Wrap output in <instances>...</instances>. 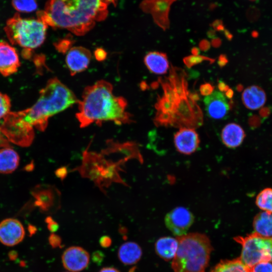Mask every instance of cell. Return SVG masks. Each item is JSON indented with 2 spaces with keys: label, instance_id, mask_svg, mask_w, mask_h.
Listing matches in <instances>:
<instances>
[{
  "label": "cell",
  "instance_id": "1",
  "mask_svg": "<svg viewBox=\"0 0 272 272\" xmlns=\"http://www.w3.org/2000/svg\"><path fill=\"white\" fill-rule=\"evenodd\" d=\"M163 93L155 104L157 126L195 129L203 123L202 111L188 90L185 73L171 66L168 76L159 79Z\"/></svg>",
  "mask_w": 272,
  "mask_h": 272
},
{
  "label": "cell",
  "instance_id": "2",
  "mask_svg": "<svg viewBox=\"0 0 272 272\" xmlns=\"http://www.w3.org/2000/svg\"><path fill=\"white\" fill-rule=\"evenodd\" d=\"M117 0H48L44 11L37 12V18L47 26L66 29L82 36L96 22L104 20L111 5Z\"/></svg>",
  "mask_w": 272,
  "mask_h": 272
},
{
  "label": "cell",
  "instance_id": "3",
  "mask_svg": "<svg viewBox=\"0 0 272 272\" xmlns=\"http://www.w3.org/2000/svg\"><path fill=\"white\" fill-rule=\"evenodd\" d=\"M76 117L81 127L93 123L101 124L111 121L117 124L132 121L127 111V102L121 96L113 93V86L105 80H100L86 87L79 100Z\"/></svg>",
  "mask_w": 272,
  "mask_h": 272
},
{
  "label": "cell",
  "instance_id": "4",
  "mask_svg": "<svg viewBox=\"0 0 272 272\" xmlns=\"http://www.w3.org/2000/svg\"><path fill=\"white\" fill-rule=\"evenodd\" d=\"M78 101L71 90L59 79L53 78L40 91L36 103L20 112L26 123L43 130L50 117L78 103Z\"/></svg>",
  "mask_w": 272,
  "mask_h": 272
},
{
  "label": "cell",
  "instance_id": "5",
  "mask_svg": "<svg viewBox=\"0 0 272 272\" xmlns=\"http://www.w3.org/2000/svg\"><path fill=\"white\" fill-rule=\"evenodd\" d=\"M176 239L177 250L172 262L174 272H205L213 250L209 238L199 233H190Z\"/></svg>",
  "mask_w": 272,
  "mask_h": 272
},
{
  "label": "cell",
  "instance_id": "6",
  "mask_svg": "<svg viewBox=\"0 0 272 272\" xmlns=\"http://www.w3.org/2000/svg\"><path fill=\"white\" fill-rule=\"evenodd\" d=\"M47 25L39 18H23L15 14L9 19L4 28L12 44L17 45L29 52L44 42Z\"/></svg>",
  "mask_w": 272,
  "mask_h": 272
},
{
  "label": "cell",
  "instance_id": "7",
  "mask_svg": "<svg viewBox=\"0 0 272 272\" xmlns=\"http://www.w3.org/2000/svg\"><path fill=\"white\" fill-rule=\"evenodd\" d=\"M234 239L242 245L239 258L248 269L261 262H272V237H264L254 232Z\"/></svg>",
  "mask_w": 272,
  "mask_h": 272
},
{
  "label": "cell",
  "instance_id": "8",
  "mask_svg": "<svg viewBox=\"0 0 272 272\" xmlns=\"http://www.w3.org/2000/svg\"><path fill=\"white\" fill-rule=\"evenodd\" d=\"M194 222V216L187 209L176 207L167 213L165 218L167 228L175 236L187 234Z\"/></svg>",
  "mask_w": 272,
  "mask_h": 272
},
{
  "label": "cell",
  "instance_id": "9",
  "mask_svg": "<svg viewBox=\"0 0 272 272\" xmlns=\"http://www.w3.org/2000/svg\"><path fill=\"white\" fill-rule=\"evenodd\" d=\"M175 0H144L141 4L143 11L151 14L155 22L163 29L168 28L169 11Z\"/></svg>",
  "mask_w": 272,
  "mask_h": 272
},
{
  "label": "cell",
  "instance_id": "10",
  "mask_svg": "<svg viewBox=\"0 0 272 272\" xmlns=\"http://www.w3.org/2000/svg\"><path fill=\"white\" fill-rule=\"evenodd\" d=\"M25 234L23 225L17 219L8 218L0 223V242L5 245L13 246L19 244Z\"/></svg>",
  "mask_w": 272,
  "mask_h": 272
},
{
  "label": "cell",
  "instance_id": "11",
  "mask_svg": "<svg viewBox=\"0 0 272 272\" xmlns=\"http://www.w3.org/2000/svg\"><path fill=\"white\" fill-rule=\"evenodd\" d=\"M61 259L65 269L71 272H79L88 266L90 255L82 247L74 246L65 250Z\"/></svg>",
  "mask_w": 272,
  "mask_h": 272
},
{
  "label": "cell",
  "instance_id": "12",
  "mask_svg": "<svg viewBox=\"0 0 272 272\" xmlns=\"http://www.w3.org/2000/svg\"><path fill=\"white\" fill-rule=\"evenodd\" d=\"M91 53L83 46H74L70 48L65 56V63L71 74L74 76L86 70L88 67Z\"/></svg>",
  "mask_w": 272,
  "mask_h": 272
},
{
  "label": "cell",
  "instance_id": "13",
  "mask_svg": "<svg viewBox=\"0 0 272 272\" xmlns=\"http://www.w3.org/2000/svg\"><path fill=\"white\" fill-rule=\"evenodd\" d=\"M200 140L195 129L180 128L174 135V144L177 151L184 155H190L196 151Z\"/></svg>",
  "mask_w": 272,
  "mask_h": 272
},
{
  "label": "cell",
  "instance_id": "14",
  "mask_svg": "<svg viewBox=\"0 0 272 272\" xmlns=\"http://www.w3.org/2000/svg\"><path fill=\"white\" fill-rule=\"evenodd\" d=\"M21 65L15 47L5 41H0V74L4 77L16 73Z\"/></svg>",
  "mask_w": 272,
  "mask_h": 272
},
{
  "label": "cell",
  "instance_id": "15",
  "mask_svg": "<svg viewBox=\"0 0 272 272\" xmlns=\"http://www.w3.org/2000/svg\"><path fill=\"white\" fill-rule=\"evenodd\" d=\"M203 102L207 113L212 118H223L229 111L228 102L223 94L220 92H213L205 98Z\"/></svg>",
  "mask_w": 272,
  "mask_h": 272
},
{
  "label": "cell",
  "instance_id": "16",
  "mask_svg": "<svg viewBox=\"0 0 272 272\" xmlns=\"http://www.w3.org/2000/svg\"><path fill=\"white\" fill-rule=\"evenodd\" d=\"M242 100L245 106L250 110H257L262 107L266 100L264 91L258 86L246 88L242 94Z\"/></svg>",
  "mask_w": 272,
  "mask_h": 272
},
{
  "label": "cell",
  "instance_id": "17",
  "mask_svg": "<svg viewBox=\"0 0 272 272\" xmlns=\"http://www.w3.org/2000/svg\"><path fill=\"white\" fill-rule=\"evenodd\" d=\"M245 133L239 125L235 123H228L223 128L221 139L223 143L228 148H235L243 142Z\"/></svg>",
  "mask_w": 272,
  "mask_h": 272
},
{
  "label": "cell",
  "instance_id": "18",
  "mask_svg": "<svg viewBox=\"0 0 272 272\" xmlns=\"http://www.w3.org/2000/svg\"><path fill=\"white\" fill-rule=\"evenodd\" d=\"M144 62L149 70L155 74H165L169 69L167 55L162 52H149L145 57Z\"/></svg>",
  "mask_w": 272,
  "mask_h": 272
},
{
  "label": "cell",
  "instance_id": "19",
  "mask_svg": "<svg viewBox=\"0 0 272 272\" xmlns=\"http://www.w3.org/2000/svg\"><path fill=\"white\" fill-rule=\"evenodd\" d=\"M118 257L125 265L137 263L142 255L141 247L135 242L128 241L123 243L118 250Z\"/></svg>",
  "mask_w": 272,
  "mask_h": 272
},
{
  "label": "cell",
  "instance_id": "20",
  "mask_svg": "<svg viewBox=\"0 0 272 272\" xmlns=\"http://www.w3.org/2000/svg\"><path fill=\"white\" fill-rule=\"evenodd\" d=\"M178 246L177 239L171 237H163L155 243L157 254L165 260H170L175 256Z\"/></svg>",
  "mask_w": 272,
  "mask_h": 272
},
{
  "label": "cell",
  "instance_id": "21",
  "mask_svg": "<svg viewBox=\"0 0 272 272\" xmlns=\"http://www.w3.org/2000/svg\"><path fill=\"white\" fill-rule=\"evenodd\" d=\"M19 162V156L14 150L10 148L0 149L1 173H12L17 168Z\"/></svg>",
  "mask_w": 272,
  "mask_h": 272
},
{
  "label": "cell",
  "instance_id": "22",
  "mask_svg": "<svg viewBox=\"0 0 272 272\" xmlns=\"http://www.w3.org/2000/svg\"><path fill=\"white\" fill-rule=\"evenodd\" d=\"M253 227L254 233L264 237H272V213L263 211L254 218Z\"/></svg>",
  "mask_w": 272,
  "mask_h": 272
},
{
  "label": "cell",
  "instance_id": "23",
  "mask_svg": "<svg viewBox=\"0 0 272 272\" xmlns=\"http://www.w3.org/2000/svg\"><path fill=\"white\" fill-rule=\"evenodd\" d=\"M210 272H249L239 258L221 261Z\"/></svg>",
  "mask_w": 272,
  "mask_h": 272
},
{
  "label": "cell",
  "instance_id": "24",
  "mask_svg": "<svg viewBox=\"0 0 272 272\" xmlns=\"http://www.w3.org/2000/svg\"><path fill=\"white\" fill-rule=\"evenodd\" d=\"M256 206L263 211L272 213V188H266L257 195Z\"/></svg>",
  "mask_w": 272,
  "mask_h": 272
},
{
  "label": "cell",
  "instance_id": "25",
  "mask_svg": "<svg viewBox=\"0 0 272 272\" xmlns=\"http://www.w3.org/2000/svg\"><path fill=\"white\" fill-rule=\"evenodd\" d=\"M12 4L16 10L21 12H31L37 8L35 0H12Z\"/></svg>",
  "mask_w": 272,
  "mask_h": 272
},
{
  "label": "cell",
  "instance_id": "26",
  "mask_svg": "<svg viewBox=\"0 0 272 272\" xmlns=\"http://www.w3.org/2000/svg\"><path fill=\"white\" fill-rule=\"evenodd\" d=\"M10 98L6 94L0 92V119L4 118L11 111Z\"/></svg>",
  "mask_w": 272,
  "mask_h": 272
},
{
  "label": "cell",
  "instance_id": "27",
  "mask_svg": "<svg viewBox=\"0 0 272 272\" xmlns=\"http://www.w3.org/2000/svg\"><path fill=\"white\" fill-rule=\"evenodd\" d=\"M249 272H272V262H261L249 269Z\"/></svg>",
  "mask_w": 272,
  "mask_h": 272
},
{
  "label": "cell",
  "instance_id": "28",
  "mask_svg": "<svg viewBox=\"0 0 272 272\" xmlns=\"http://www.w3.org/2000/svg\"><path fill=\"white\" fill-rule=\"evenodd\" d=\"M205 59L209 60L208 58H206L205 57L197 55H192L186 57L184 59V61L186 65L189 67H190L193 65L199 63Z\"/></svg>",
  "mask_w": 272,
  "mask_h": 272
},
{
  "label": "cell",
  "instance_id": "29",
  "mask_svg": "<svg viewBox=\"0 0 272 272\" xmlns=\"http://www.w3.org/2000/svg\"><path fill=\"white\" fill-rule=\"evenodd\" d=\"M94 56L97 60L102 61L106 58L107 53L103 48H98L94 51Z\"/></svg>",
  "mask_w": 272,
  "mask_h": 272
},
{
  "label": "cell",
  "instance_id": "30",
  "mask_svg": "<svg viewBox=\"0 0 272 272\" xmlns=\"http://www.w3.org/2000/svg\"><path fill=\"white\" fill-rule=\"evenodd\" d=\"M213 87L208 83L202 85L200 87V93L203 95H210L213 92Z\"/></svg>",
  "mask_w": 272,
  "mask_h": 272
},
{
  "label": "cell",
  "instance_id": "31",
  "mask_svg": "<svg viewBox=\"0 0 272 272\" xmlns=\"http://www.w3.org/2000/svg\"><path fill=\"white\" fill-rule=\"evenodd\" d=\"M100 242L101 246L107 247L111 244V240L109 237L103 236L100 239Z\"/></svg>",
  "mask_w": 272,
  "mask_h": 272
},
{
  "label": "cell",
  "instance_id": "32",
  "mask_svg": "<svg viewBox=\"0 0 272 272\" xmlns=\"http://www.w3.org/2000/svg\"><path fill=\"white\" fill-rule=\"evenodd\" d=\"M99 272H120L117 269L112 267H106L102 268Z\"/></svg>",
  "mask_w": 272,
  "mask_h": 272
},
{
  "label": "cell",
  "instance_id": "33",
  "mask_svg": "<svg viewBox=\"0 0 272 272\" xmlns=\"http://www.w3.org/2000/svg\"><path fill=\"white\" fill-rule=\"evenodd\" d=\"M219 88L221 91L225 90L227 91L228 90V86H226L224 83H220L219 84Z\"/></svg>",
  "mask_w": 272,
  "mask_h": 272
},
{
  "label": "cell",
  "instance_id": "34",
  "mask_svg": "<svg viewBox=\"0 0 272 272\" xmlns=\"http://www.w3.org/2000/svg\"><path fill=\"white\" fill-rule=\"evenodd\" d=\"M226 96L229 98H231L233 96V91L231 90L228 89L227 91Z\"/></svg>",
  "mask_w": 272,
  "mask_h": 272
}]
</instances>
